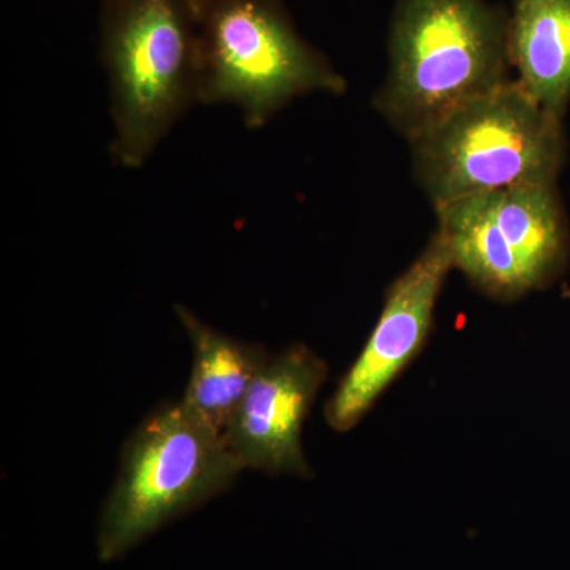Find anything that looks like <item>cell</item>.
Returning <instances> with one entry per match:
<instances>
[{"instance_id": "obj_9", "label": "cell", "mask_w": 570, "mask_h": 570, "mask_svg": "<svg viewBox=\"0 0 570 570\" xmlns=\"http://www.w3.org/2000/svg\"><path fill=\"white\" fill-rule=\"evenodd\" d=\"M194 348V366L181 403L223 434L257 374L269 362L258 344L217 332L186 306H175Z\"/></svg>"}, {"instance_id": "obj_3", "label": "cell", "mask_w": 570, "mask_h": 570, "mask_svg": "<svg viewBox=\"0 0 570 570\" xmlns=\"http://www.w3.org/2000/svg\"><path fill=\"white\" fill-rule=\"evenodd\" d=\"M193 0H111L104 33L112 138L124 168L148 163L198 104Z\"/></svg>"}, {"instance_id": "obj_10", "label": "cell", "mask_w": 570, "mask_h": 570, "mask_svg": "<svg viewBox=\"0 0 570 570\" xmlns=\"http://www.w3.org/2000/svg\"><path fill=\"white\" fill-rule=\"evenodd\" d=\"M509 52L515 80L546 110L570 104V0H513Z\"/></svg>"}, {"instance_id": "obj_6", "label": "cell", "mask_w": 570, "mask_h": 570, "mask_svg": "<svg viewBox=\"0 0 570 570\" xmlns=\"http://www.w3.org/2000/svg\"><path fill=\"white\" fill-rule=\"evenodd\" d=\"M452 268L448 245L436 232L417 261L390 285L365 348L326 404L325 419L333 430L354 428L425 346Z\"/></svg>"}, {"instance_id": "obj_4", "label": "cell", "mask_w": 570, "mask_h": 570, "mask_svg": "<svg viewBox=\"0 0 570 570\" xmlns=\"http://www.w3.org/2000/svg\"><path fill=\"white\" fill-rule=\"evenodd\" d=\"M198 104L234 105L249 129L296 97L341 96L347 82L296 33L276 0H193Z\"/></svg>"}, {"instance_id": "obj_7", "label": "cell", "mask_w": 570, "mask_h": 570, "mask_svg": "<svg viewBox=\"0 0 570 570\" xmlns=\"http://www.w3.org/2000/svg\"><path fill=\"white\" fill-rule=\"evenodd\" d=\"M326 373L324 360L303 344L269 358L224 431L243 469L311 478L302 430Z\"/></svg>"}, {"instance_id": "obj_1", "label": "cell", "mask_w": 570, "mask_h": 570, "mask_svg": "<svg viewBox=\"0 0 570 570\" xmlns=\"http://www.w3.org/2000/svg\"><path fill=\"white\" fill-rule=\"evenodd\" d=\"M509 13L487 0H397L379 115L407 140L510 80Z\"/></svg>"}, {"instance_id": "obj_5", "label": "cell", "mask_w": 570, "mask_h": 570, "mask_svg": "<svg viewBox=\"0 0 570 570\" xmlns=\"http://www.w3.org/2000/svg\"><path fill=\"white\" fill-rule=\"evenodd\" d=\"M242 471L223 434L181 401L157 409L124 449L100 515V561L124 557L168 521L223 493Z\"/></svg>"}, {"instance_id": "obj_2", "label": "cell", "mask_w": 570, "mask_h": 570, "mask_svg": "<svg viewBox=\"0 0 570 570\" xmlns=\"http://www.w3.org/2000/svg\"><path fill=\"white\" fill-rule=\"evenodd\" d=\"M415 178L434 208L520 186H557L562 118L513 78L409 140Z\"/></svg>"}, {"instance_id": "obj_8", "label": "cell", "mask_w": 570, "mask_h": 570, "mask_svg": "<svg viewBox=\"0 0 570 570\" xmlns=\"http://www.w3.org/2000/svg\"><path fill=\"white\" fill-rule=\"evenodd\" d=\"M469 213L499 261L534 291L561 276L570 255L568 217L557 186H520L468 197Z\"/></svg>"}]
</instances>
